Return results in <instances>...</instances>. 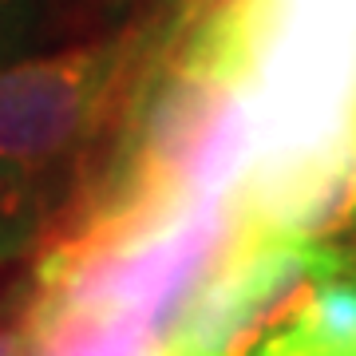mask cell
<instances>
[{
	"mask_svg": "<svg viewBox=\"0 0 356 356\" xmlns=\"http://www.w3.org/2000/svg\"><path fill=\"white\" fill-rule=\"evenodd\" d=\"M175 28L178 16L170 24L147 20L119 36L0 67V159L40 170L91 147L115 115L127 111Z\"/></svg>",
	"mask_w": 356,
	"mask_h": 356,
	"instance_id": "obj_1",
	"label": "cell"
},
{
	"mask_svg": "<svg viewBox=\"0 0 356 356\" xmlns=\"http://www.w3.org/2000/svg\"><path fill=\"white\" fill-rule=\"evenodd\" d=\"M337 273H344V254L325 242L234 229L226 257L182 305L166 348L175 356H254Z\"/></svg>",
	"mask_w": 356,
	"mask_h": 356,
	"instance_id": "obj_2",
	"label": "cell"
},
{
	"mask_svg": "<svg viewBox=\"0 0 356 356\" xmlns=\"http://www.w3.org/2000/svg\"><path fill=\"white\" fill-rule=\"evenodd\" d=\"M254 356H356V277L337 273L317 285Z\"/></svg>",
	"mask_w": 356,
	"mask_h": 356,
	"instance_id": "obj_3",
	"label": "cell"
},
{
	"mask_svg": "<svg viewBox=\"0 0 356 356\" xmlns=\"http://www.w3.org/2000/svg\"><path fill=\"white\" fill-rule=\"evenodd\" d=\"M48 218V186L32 166L0 159V261H13L36 242Z\"/></svg>",
	"mask_w": 356,
	"mask_h": 356,
	"instance_id": "obj_4",
	"label": "cell"
},
{
	"mask_svg": "<svg viewBox=\"0 0 356 356\" xmlns=\"http://www.w3.org/2000/svg\"><path fill=\"white\" fill-rule=\"evenodd\" d=\"M44 24V0H0V67L24 60Z\"/></svg>",
	"mask_w": 356,
	"mask_h": 356,
	"instance_id": "obj_5",
	"label": "cell"
},
{
	"mask_svg": "<svg viewBox=\"0 0 356 356\" xmlns=\"http://www.w3.org/2000/svg\"><path fill=\"white\" fill-rule=\"evenodd\" d=\"M266 13L305 16V20H329V24L356 28V0H257Z\"/></svg>",
	"mask_w": 356,
	"mask_h": 356,
	"instance_id": "obj_6",
	"label": "cell"
},
{
	"mask_svg": "<svg viewBox=\"0 0 356 356\" xmlns=\"http://www.w3.org/2000/svg\"><path fill=\"white\" fill-rule=\"evenodd\" d=\"M32 329H0V356H32Z\"/></svg>",
	"mask_w": 356,
	"mask_h": 356,
	"instance_id": "obj_7",
	"label": "cell"
},
{
	"mask_svg": "<svg viewBox=\"0 0 356 356\" xmlns=\"http://www.w3.org/2000/svg\"><path fill=\"white\" fill-rule=\"evenodd\" d=\"M147 356H175V353H170V348L163 344V348H154V353H147Z\"/></svg>",
	"mask_w": 356,
	"mask_h": 356,
	"instance_id": "obj_8",
	"label": "cell"
},
{
	"mask_svg": "<svg viewBox=\"0 0 356 356\" xmlns=\"http://www.w3.org/2000/svg\"><path fill=\"white\" fill-rule=\"evenodd\" d=\"M198 4H202V0H182V8H191V13L198 8Z\"/></svg>",
	"mask_w": 356,
	"mask_h": 356,
	"instance_id": "obj_9",
	"label": "cell"
},
{
	"mask_svg": "<svg viewBox=\"0 0 356 356\" xmlns=\"http://www.w3.org/2000/svg\"><path fill=\"white\" fill-rule=\"evenodd\" d=\"M0 266H4V261H0Z\"/></svg>",
	"mask_w": 356,
	"mask_h": 356,
	"instance_id": "obj_10",
	"label": "cell"
}]
</instances>
